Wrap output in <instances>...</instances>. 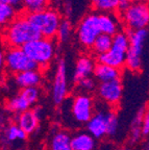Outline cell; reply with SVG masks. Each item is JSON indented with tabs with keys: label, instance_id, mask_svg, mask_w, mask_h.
I'll return each instance as SVG.
<instances>
[{
	"label": "cell",
	"instance_id": "obj_1",
	"mask_svg": "<svg viewBox=\"0 0 149 150\" xmlns=\"http://www.w3.org/2000/svg\"><path fill=\"white\" fill-rule=\"evenodd\" d=\"M41 37L38 29L31 23L26 14L16 16L6 25L3 40L9 47H23L26 43Z\"/></svg>",
	"mask_w": 149,
	"mask_h": 150
},
{
	"label": "cell",
	"instance_id": "obj_2",
	"mask_svg": "<svg viewBox=\"0 0 149 150\" xmlns=\"http://www.w3.org/2000/svg\"><path fill=\"white\" fill-rule=\"evenodd\" d=\"M126 33H127L129 45L126 52L124 67H126L131 72H140L143 67L142 55L145 42L148 35V29L147 28L133 29V30L127 29Z\"/></svg>",
	"mask_w": 149,
	"mask_h": 150
},
{
	"label": "cell",
	"instance_id": "obj_3",
	"mask_svg": "<svg viewBox=\"0 0 149 150\" xmlns=\"http://www.w3.org/2000/svg\"><path fill=\"white\" fill-rule=\"evenodd\" d=\"M26 55L38 65L45 68L55 55V43L53 39L39 37L21 47Z\"/></svg>",
	"mask_w": 149,
	"mask_h": 150
},
{
	"label": "cell",
	"instance_id": "obj_4",
	"mask_svg": "<svg viewBox=\"0 0 149 150\" xmlns=\"http://www.w3.org/2000/svg\"><path fill=\"white\" fill-rule=\"evenodd\" d=\"M27 19L40 33L41 37L53 39L56 35L62 17L57 11L53 8H45L38 12L27 13Z\"/></svg>",
	"mask_w": 149,
	"mask_h": 150
},
{
	"label": "cell",
	"instance_id": "obj_5",
	"mask_svg": "<svg viewBox=\"0 0 149 150\" xmlns=\"http://www.w3.org/2000/svg\"><path fill=\"white\" fill-rule=\"evenodd\" d=\"M128 45H129V41H128L127 33L125 31L119 30L113 35L112 46L110 49L104 53L97 55L98 63L105 64L121 70L125 65Z\"/></svg>",
	"mask_w": 149,
	"mask_h": 150
},
{
	"label": "cell",
	"instance_id": "obj_6",
	"mask_svg": "<svg viewBox=\"0 0 149 150\" xmlns=\"http://www.w3.org/2000/svg\"><path fill=\"white\" fill-rule=\"evenodd\" d=\"M120 18L127 29L147 28L149 23V6L147 1L131 2L127 8L120 12Z\"/></svg>",
	"mask_w": 149,
	"mask_h": 150
},
{
	"label": "cell",
	"instance_id": "obj_7",
	"mask_svg": "<svg viewBox=\"0 0 149 150\" xmlns=\"http://www.w3.org/2000/svg\"><path fill=\"white\" fill-rule=\"evenodd\" d=\"M100 27L98 22L97 13L87 14L78 23L76 35L79 44L84 48L91 49L94 41L98 35H100Z\"/></svg>",
	"mask_w": 149,
	"mask_h": 150
},
{
	"label": "cell",
	"instance_id": "obj_8",
	"mask_svg": "<svg viewBox=\"0 0 149 150\" xmlns=\"http://www.w3.org/2000/svg\"><path fill=\"white\" fill-rule=\"evenodd\" d=\"M4 66L14 74L39 68L37 64L26 55L21 47H9L4 54Z\"/></svg>",
	"mask_w": 149,
	"mask_h": 150
},
{
	"label": "cell",
	"instance_id": "obj_9",
	"mask_svg": "<svg viewBox=\"0 0 149 150\" xmlns=\"http://www.w3.org/2000/svg\"><path fill=\"white\" fill-rule=\"evenodd\" d=\"M68 96V80L67 67L64 59L58 62L52 86V101L54 104L60 105Z\"/></svg>",
	"mask_w": 149,
	"mask_h": 150
},
{
	"label": "cell",
	"instance_id": "obj_10",
	"mask_svg": "<svg viewBox=\"0 0 149 150\" xmlns=\"http://www.w3.org/2000/svg\"><path fill=\"white\" fill-rule=\"evenodd\" d=\"M98 95L112 108H117L120 104V101L123 94V86L121 79H114L111 81L100 82L98 86Z\"/></svg>",
	"mask_w": 149,
	"mask_h": 150
},
{
	"label": "cell",
	"instance_id": "obj_11",
	"mask_svg": "<svg viewBox=\"0 0 149 150\" xmlns=\"http://www.w3.org/2000/svg\"><path fill=\"white\" fill-rule=\"evenodd\" d=\"M43 117V110L41 106H35L27 110L17 114L16 123L26 134H31L39 128L40 121Z\"/></svg>",
	"mask_w": 149,
	"mask_h": 150
},
{
	"label": "cell",
	"instance_id": "obj_12",
	"mask_svg": "<svg viewBox=\"0 0 149 150\" xmlns=\"http://www.w3.org/2000/svg\"><path fill=\"white\" fill-rule=\"evenodd\" d=\"M71 112L75 121L82 124L87 123L94 114L93 99L87 94H80L75 96L72 101Z\"/></svg>",
	"mask_w": 149,
	"mask_h": 150
},
{
	"label": "cell",
	"instance_id": "obj_13",
	"mask_svg": "<svg viewBox=\"0 0 149 150\" xmlns=\"http://www.w3.org/2000/svg\"><path fill=\"white\" fill-rule=\"evenodd\" d=\"M88 132L94 139H102L106 136V124H105V112H97L93 114L86 123Z\"/></svg>",
	"mask_w": 149,
	"mask_h": 150
},
{
	"label": "cell",
	"instance_id": "obj_14",
	"mask_svg": "<svg viewBox=\"0 0 149 150\" xmlns=\"http://www.w3.org/2000/svg\"><path fill=\"white\" fill-rule=\"evenodd\" d=\"M98 22L101 33L114 35L120 30V22L114 13H99Z\"/></svg>",
	"mask_w": 149,
	"mask_h": 150
},
{
	"label": "cell",
	"instance_id": "obj_15",
	"mask_svg": "<svg viewBox=\"0 0 149 150\" xmlns=\"http://www.w3.org/2000/svg\"><path fill=\"white\" fill-rule=\"evenodd\" d=\"M94 67H95V63H94L93 59H92L91 56H80L77 59L76 65H75L74 73H73V81H74V83H77L82 78L91 76L93 74Z\"/></svg>",
	"mask_w": 149,
	"mask_h": 150
},
{
	"label": "cell",
	"instance_id": "obj_16",
	"mask_svg": "<svg viewBox=\"0 0 149 150\" xmlns=\"http://www.w3.org/2000/svg\"><path fill=\"white\" fill-rule=\"evenodd\" d=\"M15 75V81L20 88L39 87V84L42 81V74L39 71V68L22 71Z\"/></svg>",
	"mask_w": 149,
	"mask_h": 150
},
{
	"label": "cell",
	"instance_id": "obj_17",
	"mask_svg": "<svg viewBox=\"0 0 149 150\" xmlns=\"http://www.w3.org/2000/svg\"><path fill=\"white\" fill-rule=\"evenodd\" d=\"M93 74L99 82H105L114 79H119L121 77V70L112 67V66L105 65V64L98 63L94 67Z\"/></svg>",
	"mask_w": 149,
	"mask_h": 150
},
{
	"label": "cell",
	"instance_id": "obj_18",
	"mask_svg": "<svg viewBox=\"0 0 149 150\" xmlns=\"http://www.w3.org/2000/svg\"><path fill=\"white\" fill-rule=\"evenodd\" d=\"M70 144L73 150H94L96 141L89 132H79L70 138Z\"/></svg>",
	"mask_w": 149,
	"mask_h": 150
},
{
	"label": "cell",
	"instance_id": "obj_19",
	"mask_svg": "<svg viewBox=\"0 0 149 150\" xmlns=\"http://www.w3.org/2000/svg\"><path fill=\"white\" fill-rule=\"evenodd\" d=\"M70 134L67 131L54 132L50 141V150H73L70 144Z\"/></svg>",
	"mask_w": 149,
	"mask_h": 150
},
{
	"label": "cell",
	"instance_id": "obj_20",
	"mask_svg": "<svg viewBox=\"0 0 149 150\" xmlns=\"http://www.w3.org/2000/svg\"><path fill=\"white\" fill-rule=\"evenodd\" d=\"M27 138V134L22 130L16 123L9 124L6 128L3 130L2 139L3 143H13L16 141H24Z\"/></svg>",
	"mask_w": 149,
	"mask_h": 150
},
{
	"label": "cell",
	"instance_id": "obj_21",
	"mask_svg": "<svg viewBox=\"0 0 149 150\" xmlns=\"http://www.w3.org/2000/svg\"><path fill=\"white\" fill-rule=\"evenodd\" d=\"M147 112L146 108L142 106L140 110H138L136 114L135 119L133 120L131 126V143H137L142 139V132H141V123H142L143 117H144L145 112Z\"/></svg>",
	"mask_w": 149,
	"mask_h": 150
},
{
	"label": "cell",
	"instance_id": "obj_22",
	"mask_svg": "<svg viewBox=\"0 0 149 150\" xmlns=\"http://www.w3.org/2000/svg\"><path fill=\"white\" fill-rule=\"evenodd\" d=\"M112 41H113V35H105V33H100L98 35L97 38L94 41L93 45H92L91 49L95 52L97 55L102 54L106 52L112 46Z\"/></svg>",
	"mask_w": 149,
	"mask_h": 150
},
{
	"label": "cell",
	"instance_id": "obj_23",
	"mask_svg": "<svg viewBox=\"0 0 149 150\" xmlns=\"http://www.w3.org/2000/svg\"><path fill=\"white\" fill-rule=\"evenodd\" d=\"M91 5L96 12L99 13H115L118 11L120 0H90Z\"/></svg>",
	"mask_w": 149,
	"mask_h": 150
},
{
	"label": "cell",
	"instance_id": "obj_24",
	"mask_svg": "<svg viewBox=\"0 0 149 150\" xmlns=\"http://www.w3.org/2000/svg\"><path fill=\"white\" fill-rule=\"evenodd\" d=\"M31 108V106L29 105V103L20 94H18L17 96L13 97V98H11L6 102V108L9 110H11L12 112H15L16 115L24 112V110H29Z\"/></svg>",
	"mask_w": 149,
	"mask_h": 150
},
{
	"label": "cell",
	"instance_id": "obj_25",
	"mask_svg": "<svg viewBox=\"0 0 149 150\" xmlns=\"http://www.w3.org/2000/svg\"><path fill=\"white\" fill-rule=\"evenodd\" d=\"M73 31V25L69 19H62L58 25L55 37L61 43H66L70 40Z\"/></svg>",
	"mask_w": 149,
	"mask_h": 150
},
{
	"label": "cell",
	"instance_id": "obj_26",
	"mask_svg": "<svg viewBox=\"0 0 149 150\" xmlns=\"http://www.w3.org/2000/svg\"><path fill=\"white\" fill-rule=\"evenodd\" d=\"M16 16V7L7 3L0 2V25H7Z\"/></svg>",
	"mask_w": 149,
	"mask_h": 150
},
{
	"label": "cell",
	"instance_id": "obj_27",
	"mask_svg": "<svg viewBox=\"0 0 149 150\" xmlns=\"http://www.w3.org/2000/svg\"><path fill=\"white\" fill-rule=\"evenodd\" d=\"M105 124L107 136H115L119 128V118L115 110H111L105 112Z\"/></svg>",
	"mask_w": 149,
	"mask_h": 150
},
{
	"label": "cell",
	"instance_id": "obj_28",
	"mask_svg": "<svg viewBox=\"0 0 149 150\" xmlns=\"http://www.w3.org/2000/svg\"><path fill=\"white\" fill-rule=\"evenodd\" d=\"M20 95L29 103V105L33 106L38 102L40 98V90L38 87H27L22 88L20 91Z\"/></svg>",
	"mask_w": 149,
	"mask_h": 150
},
{
	"label": "cell",
	"instance_id": "obj_29",
	"mask_svg": "<svg viewBox=\"0 0 149 150\" xmlns=\"http://www.w3.org/2000/svg\"><path fill=\"white\" fill-rule=\"evenodd\" d=\"M48 0H22V6L27 13L38 12L47 7Z\"/></svg>",
	"mask_w": 149,
	"mask_h": 150
},
{
	"label": "cell",
	"instance_id": "obj_30",
	"mask_svg": "<svg viewBox=\"0 0 149 150\" xmlns=\"http://www.w3.org/2000/svg\"><path fill=\"white\" fill-rule=\"evenodd\" d=\"M76 84L78 86L79 89H82V91L86 92V93H90V92H92L93 90H95V88H96L95 80H94L91 76L82 78V79L79 80Z\"/></svg>",
	"mask_w": 149,
	"mask_h": 150
},
{
	"label": "cell",
	"instance_id": "obj_31",
	"mask_svg": "<svg viewBox=\"0 0 149 150\" xmlns=\"http://www.w3.org/2000/svg\"><path fill=\"white\" fill-rule=\"evenodd\" d=\"M141 132H142V137H147L149 134V114H148V110L145 112L144 117H143L142 123H141Z\"/></svg>",
	"mask_w": 149,
	"mask_h": 150
},
{
	"label": "cell",
	"instance_id": "obj_32",
	"mask_svg": "<svg viewBox=\"0 0 149 150\" xmlns=\"http://www.w3.org/2000/svg\"><path fill=\"white\" fill-rule=\"evenodd\" d=\"M0 2H4L7 4L13 5L14 7H20L22 6V0H0Z\"/></svg>",
	"mask_w": 149,
	"mask_h": 150
},
{
	"label": "cell",
	"instance_id": "obj_33",
	"mask_svg": "<svg viewBox=\"0 0 149 150\" xmlns=\"http://www.w3.org/2000/svg\"><path fill=\"white\" fill-rule=\"evenodd\" d=\"M131 1L129 0H120L119 1V4H118V9L119 12H122V11H124L125 8H127L128 5L131 4Z\"/></svg>",
	"mask_w": 149,
	"mask_h": 150
},
{
	"label": "cell",
	"instance_id": "obj_34",
	"mask_svg": "<svg viewBox=\"0 0 149 150\" xmlns=\"http://www.w3.org/2000/svg\"><path fill=\"white\" fill-rule=\"evenodd\" d=\"M4 66V52L0 49V68Z\"/></svg>",
	"mask_w": 149,
	"mask_h": 150
},
{
	"label": "cell",
	"instance_id": "obj_35",
	"mask_svg": "<svg viewBox=\"0 0 149 150\" xmlns=\"http://www.w3.org/2000/svg\"><path fill=\"white\" fill-rule=\"evenodd\" d=\"M131 2H142V1H147V0H129Z\"/></svg>",
	"mask_w": 149,
	"mask_h": 150
},
{
	"label": "cell",
	"instance_id": "obj_36",
	"mask_svg": "<svg viewBox=\"0 0 149 150\" xmlns=\"http://www.w3.org/2000/svg\"><path fill=\"white\" fill-rule=\"evenodd\" d=\"M17 150H22V149H17Z\"/></svg>",
	"mask_w": 149,
	"mask_h": 150
},
{
	"label": "cell",
	"instance_id": "obj_37",
	"mask_svg": "<svg viewBox=\"0 0 149 150\" xmlns=\"http://www.w3.org/2000/svg\"><path fill=\"white\" fill-rule=\"evenodd\" d=\"M48 1H49V0H48Z\"/></svg>",
	"mask_w": 149,
	"mask_h": 150
}]
</instances>
